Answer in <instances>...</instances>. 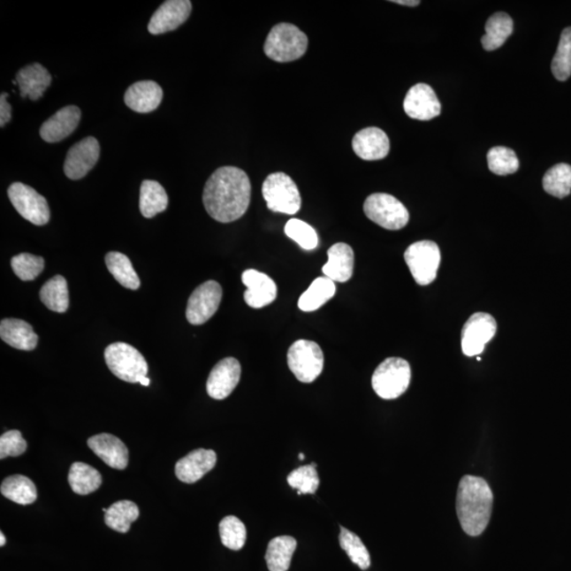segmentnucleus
I'll use <instances>...</instances> for the list:
<instances>
[{"mask_svg": "<svg viewBox=\"0 0 571 571\" xmlns=\"http://www.w3.org/2000/svg\"><path fill=\"white\" fill-rule=\"evenodd\" d=\"M11 266L13 271L21 281H34L44 270L45 261L41 256L21 253L11 260Z\"/></svg>", "mask_w": 571, "mask_h": 571, "instance_id": "obj_42", "label": "nucleus"}, {"mask_svg": "<svg viewBox=\"0 0 571 571\" xmlns=\"http://www.w3.org/2000/svg\"><path fill=\"white\" fill-rule=\"evenodd\" d=\"M241 366L235 358H225L214 366L207 381L209 397L224 400L229 397L240 384Z\"/></svg>", "mask_w": 571, "mask_h": 571, "instance_id": "obj_15", "label": "nucleus"}, {"mask_svg": "<svg viewBox=\"0 0 571 571\" xmlns=\"http://www.w3.org/2000/svg\"><path fill=\"white\" fill-rule=\"evenodd\" d=\"M287 482L291 488L298 490L299 495L315 494L320 486L316 463L296 468L289 474Z\"/></svg>", "mask_w": 571, "mask_h": 571, "instance_id": "obj_40", "label": "nucleus"}, {"mask_svg": "<svg viewBox=\"0 0 571 571\" xmlns=\"http://www.w3.org/2000/svg\"><path fill=\"white\" fill-rule=\"evenodd\" d=\"M363 209L366 217L386 230H401L408 224L407 209L390 194H373L366 198Z\"/></svg>", "mask_w": 571, "mask_h": 571, "instance_id": "obj_7", "label": "nucleus"}, {"mask_svg": "<svg viewBox=\"0 0 571 571\" xmlns=\"http://www.w3.org/2000/svg\"><path fill=\"white\" fill-rule=\"evenodd\" d=\"M404 261L415 282L420 286L432 284L438 278L441 262L439 247L430 240L415 242L404 252Z\"/></svg>", "mask_w": 571, "mask_h": 571, "instance_id": "obj_8", "label": "nucleus"}, {"mask_svg": "<svg viewBox=\"0 0 571 571\" xmlns=\"http://www.w3.org/2000/svg\"><path fill=\"white\" fill-rule=\"evenodd\" d=\"M89 448L107 466L124 470L128 465V449L123 441L111 434L93 436L88 441Z\"/></svg>", "mask_w": 571, "mask_h": 571, "instance_id": "obj_22", "label": "nucleus"}, {"mask_svg": "<svg viewBox=\"0 0 571 571\" xmlns=\"http://www.w3.org/2000/svg\"><path fill=\"white\" fill-rule=\"evenodd\" d=\"M493 493L482 477L466 476L457 490L456 511L462 530L478 537L486 530L491 519Z\"/></svg>", "mask_w": 571, "mask_h": 571, "instance_id": "obj_2", "label": "nucleus"}, {"mask_svg": "<svg viewBox=\"0 0 571 571\" xmlns=\"http://www.w3.org/2000/svg\"><path fill=\"white\" fill-rule=\"evenodd\" d=\"M140 384L143 386H148L150 384V380L148 378V377H145V378H143L141 382H140Z\"/></svg>", "mask_w": 571, "mask_h": 571, "instance_id": "obj_46", "label": "nucleus"}, {"mask_svg": "<svg viewBox=\"0 0 571 571\" xmlns=\"http://www.w3.org/2000/svg\"><path fill=\"white\" fill-rule=\"evenodd\" d=\"M403 109L406 114L415 120L430 121L440 115L441 104L430 86L419 83L408 90L403 102Z\"/></svg>", "mask_w": 571, "mask_h": 571, "instance_id": "obj_14", "label": "nucleus"}, {"mask_svg": "<svg viewBox=\"0 0 571 571\" xmlns=\"http://www.w3.org/2000/svg\"><path fill=\"white\" fill-rule=\"evenodd\" d=\"M251 190V181L244 171L223 166L213 172L204 187V208L217 222L233 223L244 217L249 208Z\"/></svg>", "mask_w": 571, "mask_h": 571, "instance_id": "obj_1", "label": "nucleus"}, {"mask_svg": "<svg viewBox=\"0 0 571 571\" xmlns=\"http://www.w3.org/2000/svg\"><path fill=\"white\" fill-rule=\"evenodd\" d=\"M15 80L19 85L21 98L37 101L51 85L52 77L42 65L34 63L21 68L16 74Z\"/></svg>", "mask_w": 571, "mask_h": 571, "instance_id": "obj_23", "label": "nucleus"}, {"mask_svg": "<svg viewBox=\"0 0 571 571\" xmlns=\"http://www.w3.org/2000/svg\"><path fill=\"white\" fill-rule=\"evenodd\" d=\"M140 211L145 218H153L168 209L169 197L159 182L144 180L140 190Z\"/></svg>", "mask_w": 571, "mask_h": 571, "instance_id": "obj_26", "label": "nucleus"}, {"mask_svg": "<svg viewBox=\"0 0 571 571\" xmlns=\"http://www.w3.org/2000/svg\"><path fill=\"white\" fill-rule=\"evenodd\" d=\"M412 371L407 361L389 358L376 369L371 385L382 400H392L400 397L408 389Z\"/></svg>", "mask_w": 571, "mask_h": 571, "instance_id": "obj_5", "label": "nucleus"}, {"mask_svg": "<svg viewBox=\"0 0 571 571\" xmlns=\"http://www.w3.org/2000/svg\"><path fill=\"white\" fill-rule=\"evenodd\" d=\"M0 492L5 499L19 505L34 504L37 499V490L34 482L24 476H13L4 479Z\"/></svg>", "mask_w": 571, "mask_h": 571, "instance_id": "obj_31", "label": "nucleus"}, {"mask_svg": "<svg viewBox=\"0 0 571 571\" xmlns=\"http://www.w3.org/2000/svg\"><path fill=\"white\" fill-rule=\"evenodd\" d=\"M140 515L139 508L131 500H120L111 505L105 514L106 525L118 532L126 533Z\"/></svg>", "mask_w": 571, "mask_h": 571, "instance_id": "obj_34", "label": "nucleus"}, {"mask_svg": "<svg viewBox=\"0 0 571 571\" xmlns=\"http://www.w3.org/2000/svg\"><path fill=\"white\" fill-rule=\"evenodd\" d=\"M80 118L82 114L78 106L64 107L42 124L40 129L42 139L48 143L62 141L78 128Z\"/></svg>", "mask_w": 571, "mask_h": 571, "instance_id": "obj_18", "label": "nucleus"}, {"mask_svg": "<svg viewBox=\"0 0 571 571\" xmlns=\"http://www.w3.org/2000/svg\"><path fill=\"white\" fill-rule=\"evenodd\" d=\"M299 458H300L301 461H304L305 460V455L301 453L299 455Z\"/></svg>", "mask_w": 571, "mask_h": 571, "instance_id": "obj_48", "label": "nucleus"}, {"mask_svg": "<svg viewBox=\"0 0 571 571\" xmlns=\"http://www.w3.org/2000/svg\"><path fill=\"white\" fill-rule=\"evenodd\" d=\"M100 158V144L94 137L80 140L69 149L64 171L69 179L79 180L95 168Z\"/></svg>", "mask_w": 571, "mask_h": 571, "instance_id": "obj_13", "label": "nucleus"}, {"mask_svg": "<svg viewBox=\"0 0 571 571\" xmlns=\"http://www.w3.org/2000/svg\"><path fill=\"white\" fill-rule=\"evenodd\" d=\"M336 284L327 277L317 278L301 295L299 308L305 312L316 311L336 294Z\"/></svg>", "mask_w": 571, "mask_h": 571, "instance_id": "obj_28", "label": "nucleus"}, {"mask_svg": "<svg viewBox=\"0 0 571 571\" xmlns=\"http://www.w3.org/2000/svg\"><path fill=\"white\" fill-rule=\"evenodd\" d=\"M68 482L74 493L88 495L101 487L102 476L95 468L84 462H74L70 468Z\"/></svg>", "mask_w": 571, "mask_h": 571, "instance_id": "obj_30", "label": "nucleus"}, {"mask_svg": "<svg viewBox=\"0 0 571 571\" xmlns=\"http://www.w3.org/2000/svg\"><path fill=\"white\" fill-rule=\"evenodd\" d=\"M5 545V537L4 536V533H0V546H4Z\"/></svg>", "mask_w": 571, "mask_h": 571, "instance_id": "obj_47", "label": "nucleus"}, {"mask_svg": "<svg viewBox=\"0 0 571 571\" xmlns=\"http://www.w3.org/2000/svg\"><path fill=\"white\" fill-rule=\"evenodd\" d=\"M192 12L188 0H168L156 11L148 24L150 34L159 35L174 31L186 23Z\"/></svg>", "mask_w": 571, "mask_h": 571, "instance_id": "obj_16", "label": "nucleus"}, {"mask_svg": "<svg viewBox=\"0 0 571 571\" xmlns=\"http://www.w3.org/2000/svg\"><path fill=\"white\" fill-rule=\"evenodd\" d=\"M552 70L560 82H565L571 75V27L564 29L560 39L556 55L552 59Z\"/></svg>", "mask_w": 571, "mask_h": 571, "instance_id": "obj_39", "label": "nucleus"}, {"mask_svg": "<svg viewBox=\"0 0 571 571\" xmlns=\"http://www.w3.org/2000/svg\"><path fill=\"white\" fill-rule=\"evenodd\" d=\"M105 263L110 272L123 287L137 290L140 287V278L132 265L131 260L123 253L110 252L105 257Z\"/></svg>", "mask_w": 571, "mask_h": 571, "instance_id": "obj_33", "label": "nucleus"}, {"mask_svg": "<svg viewBox=\"0 0 571 571\" xmlns=\"http://www.w3.org/2000/svg\"><path fill=\"white\" fill-rule=\"evenodd\" d=\"M164 99V90L154 80H140L126 90V104L139 114H148L158 109Z\"/></svg>", "mask_w": 571, "mask_h": 571, "instance_id": "obj_21", "label": "nucleus"}, {"mask_svg": "<svg viewBox=\"0 0 571 571\" xmlns=\"http://www.w3.org/2000/svg\"><path fill=\"white\" fill-rule=\"evenodd\" d=\"M40 298L48 309L58 314L66 312L69 307V291L66 279L56 276L42 286Z\"/></svg>", "mask_w": 571, "mask_h": 571, "instance_id": "obj_32", "label": "nucleus"}, {"mask_svg": "<svg viewBox=\"0 0 571 571\" xmlns=\"http://www.w3.org/2000/svg\"><path fill=\"white\" fill-rule=\"evenodd\" d=\"M8 196L21 217L35 225L49 223L50 209L47 199L34 188L21 182H14L9 187Z\"/></svg>", "mask_w": 571, "mask_h": 571, "instance_id": "obj_10", "label": "nucleus"}, {"mask_svg": "<svg viewBox=\"0 0 571 571\" xmlns=\"http://www.w3.org/2000/svg\"><path fill=\"white\" fill-rule=\"evenodd\" d=\"M498 324L491 315L477 312L470 316L461 331L462 353L467 357L481 354L497 333Z\"/></svg>", "mask_w": 571, "mask_h": 571, "instance_id": "obj_12", "label": "nucleus"}, {"mask_svg": "<svg viewBox=\"0 0 571 571\" xmlns=\"http://www.w3.org/2000/svg\"><path fill=\"white\" fill-rule=\"evenodd\" d=\"M288 366L293 375L303 384H311L322 374L324 354L319 344L299 340L291 345L287 354Z\"/></svg>", "mask_w": 571, "mask_h": 571, "instance_id": "obj_9", "label": "nucleus"}, {"mask_svg": "<svg viewBox=\"0 0 571 571\" xmlns=\"http://www.w3.org/2000/svg\"><path fill=\"white\" fill-rule=\"evenodd\" d=\"M543 187L553 197H567L571 193V166L567 164L552 166L543 178Z\"/></svg>", "mask_w": 571, "mask_h": 571, "instance_id": "obj_35", "label": "nucleus"}, {"mask_svg": "<svg viewBox=\"0 0 571 571\" xmlns=\"http://www.w3.org/2000/svg\"><path fill=\"white\" fill-rule=\"evenodd\" d=\"M392 3L401 5H408V7H417V5L420 4V2H418V0H396V2Z\"/></svg>", "mask_w": 571, "mask_h": 571, "instance_id": "obj_45", "label": "nucleus"}, {"mask_svg": "<svg viewBox=\"0 0 571 571\" xmlns=\"http://www.w3.org/2000/svg\"><path fill=\"white\" fill-rule=\"evenodd\" d=\"M298 543L293 537L283 536L269 543L266 562L270 571H287Z\"/></svg>", "mask_w": 571, "mask_h": 571, "instance_id": "obj_29", "label": "nucleus"}, {"mask_svg": "<svg viewBox=\"0 0 571 571\" xmlns=\"http://www.w3.org/2000/svg\"><path fill=\"white\" fill-rule=\"evenodd\" d=\"M241 281L247 287L245 301L251 308H263L278 298V286L265 273L249 269L242 273Z\"/></svg>", "mask_w": 571, "mask_h": 571, "instance_id": "obj_17", "label": "nucleus"}, {"mask_svg": "<svg viewBox=\"0 0 571 571\" xmlns=\"http://www.w3.org/2000/svg\"><path fill=\"white\" fill-rule=\"evenodd\" d=\"M106 511H107V509H106V508H103V513H105V514H106Z\"/></svg>", "mask_w": 571, "mask_h": 571, "instance_id": "obj_49", "label": "nucleus"}, {"mask_svg": "<svg viewBox=\"0 0 571 571\" xmlns=\"http://www.w3.org/2000/svg\"><path fill=\"white\" fill-rule=\"evenodd\" d=\"M223 299V288L217 282L198 286L187 301V319L192 325H202L217 314Z\"/></svg>", "mask_w": 571, "mask_h": 571, "instance_id": "obj_11", "label": "nucleus"}, {"mask_svg": "<svg viewBox=\"0 0 571 571\" xmlns=\"http://www.w3.org/2000/svg\"><path fill=\"white\" fill-rule=\"evenodd\" d=\"M104 357L111 373L120 380L129 384H140L148 376L147 360L132 345L112 343L105 349Z\"/></svg>", "mask_w": 571, "mask_h": 571, "instance_id": "obj_4", "label": "nucleus"}, {"mask_svg": "<svg viewBox=\"0 0 571 571\" xmlns=\"http://www.w3.org/2000/svg\"><path fill=\"white\" fill-rule=\"evenodd\" d=\"M0 338L16 349L31 352L39 343V336L34 328L23 320L4 319L0 323Z\"/></svg>", "mask_w": 571, "mask_h": 571, "instance_id": "obj_25", "label": "nucleus"}, {"mask_svg": "<svg viewBox=\"0 0 571 571\" xmlns=\"http://www.w3.org/2000/svg\"><path fill=\"white\" fill-rule=\"evenodd\" d=\"M514 34V20L507 13H495L486 24V34L482 37L484 50L494 51L502 47Z\"/></svg>", "mask_w": 571, "mask_h": 571, "instance_id": "obj_27", "label": "nucleus"}, {"mask_svg": "<svg viewBox=\"0 0 571 571\" xmlns=\"http://www.w3.org/2000/svg\"><path fill=\"white\" fill-rule=\"evenodd\" d=\"M340 545L350 559V561L358 565V567L366 570L370 567V556L368 548L365 547L361 538L355 533L349 531L346 528L341 526Z\"/></svg>", "mask_w": 571, "mask_h": 571, "instance_id": "obj_36", "label": "nucleus"}, {"mask_svg": "<svg viewBox=\"0 0 571 571\" xmlns=\"http://www.w3.org/2000/svg\"><path fill=\"white\" fill-rule=\"evenodd\" d=\"M390 139L378 127H368L354 134L353 149L359 158L366 161L384 159L390 153Z\"/></svg>", "mask_w": 571, "mask_h": 571, "instance_id": "obj_20", "label": "nucleus"}, {"mask_svg": "<svg viewBox=\"0 0 571 571\" xmlns=\"http://www.w3.org/2000/svg\"><path fill=\"white\" fill-rule=\"evenodd\" d=\"M285 234L307 251L315 250L319 245V237L316 230L303 220L290 219L285 225Z\"/></svg>", "mask_w": 571, "mask_h": 571, "instance_id": "obj_41", "label": "nucleus"}, {"mask_svg": "<svg viewBox=\"0 0 571 571\" xmlns=\"http://www.w3.org/2000/svg\"><path fill=\"white\" fill-rule=\"evenodd\" d=\"M263 196L272 212L294 215L301 207L298 186L285 172H273L263 183Z\"/></svg>", "mask_w": 571, "mask_h": 571, "instance_id": "obj_6", "label": "nucleus"}, {"mask_svg": "<svg viewBox=\"0 0 571 571\" xmlns=\"http://www.w3.org/2000/svg\"><path fill=\"white\" fill-rule=\"evenodd\" d=\"M217 462V455L213 450L197 449L176 463V476L182 483H196L213 470Z\"/></svg>", "mask_w": 571, "mask_h": 571, "instance_id": "obj_19", "label": "nucleus"}, {"mask_svg": "<svg viewBox=\"0 0 571 571\" xmlns=\"http://www.w3.org/2000/svg\"><path fill=\"white\" fill-rule=\"evenodd\" d=\"M308 48V37L298 27L281 23L274 26L268 34L266 56L278 63H289L303 57Z\"/></svg>", "mask_w": 571, "mask_h": 571, "instance_id": "obj_3", "label": "nucleus"}, {"mask_svg": "<svg viewBox=\"0 0 571 571\" xmlns=\"http://www.w3.org/2000/svg\"><path fill=\"white\" fill-rule=\"evenodd\" d=\"M219 535L224 546L231 551H240L245 546L247 540L245 524L234 515L225 517L220 522Z\"/></svg>", "mask_w": 571, "mask_h": 571, "instance_id": "obj_38", "label": "nucleus"}, {"mask_svg": "<svg viewBox=\"0 0 571 571\" xmlns=\"http://www.w3.org/2000/svg\"><path fill=\"white\" fill-rule=\"evenodd\" d=\"M328 262L323 267V273L331 281L346 283L352 278L354 266L353 247L344 242L333 245L327 253Z\"/></svg>", "mask_w": 571, "mask_h": 571, "instance_id": "obj_24", "label": "nucleus"}, {"mask_svg": "<svg viewBox=\"0 0 571 571\" xmlns=\"http://www.w3.org/2000/svg\"><path fill=\"white\" fill-rule=\"evenodd\" d=\"M487 160L489 170L499 176L514 174L520 168L516 154L508 148L497 147L490 149Z\"/></svg>", "mask_w": 571, "mask_h": 571, "instance_id": "obj_37", "label": "nucleus"}, {"mask_svg": "<svg viewBox=\"0 0 571 571\" xmlns=\"http://www.w3.org/2000/svg\"><path fill=\"white\" fill-rule=\"evenodd\" d=\"M9 95L3 93L0 98V126L4 127L12 118V107L8 103Z\"/></svg>", "mask_w": 571, "mask_h": 571, "instance_id": "obj_44", "label": "nucleus"}, {"mask_svg": "<svg viewBox=\"0 0 571 571\" xmlns=\"http://www.w3.org/2000/svg\"><path fill=\"white\" fill-rule=\"evenodd\" d=\"M27 443L18 430H8L0 438V458L18 457L24 454Z\"/></svg>", "mask_w": 571, "mask_h": 571, "instance_id": "obj_43", "label": "nucleus"}]
</instances>
